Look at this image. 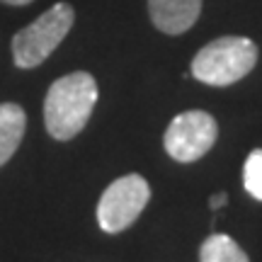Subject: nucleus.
<instances>
[{
    "mask_svg": "<svg viewBox=\"0 0 262 262\" xmlns=\"http://www.w3.org/2000/svg\"><path fill=\"white\" fill-rule=\"evenodd\" d=\"M0 3H5V5H15V8H19V5H29L32 0H0Z\"/></svg>",
    "mask_w": 262,
    "mask_h": 262,
    "instance_id": "11",
    "label": "nucleus"
},
{
    "mask_svg": "<svg viewBox=\"0 0 262 262\" xmlns=\"http://www.w3.org/2000/svg\"><path fill=\"white\" fill-rule=\"evenodd\" d=\"M202 12V0H148L150 22L163 34H185Z\"/></svg>",
    "mask_w": 262,
    "mask_h": 262,
    "instance_id": "6",
    "label": "nucleus"
},
{
    "mask_svg": "<svg viewBox=\"0 0 262 262\" xmlns=\"http://www.w3.org/2000/svg\"><path fill=\"white\" fill-rule=\"evenodd\" d=\"M199 262H250L231 235L214 233L199 248Z\"/></svg>",
    "mask_w": 262,
    "mask_h": 262,
    "instance_id": "8",
    "label": "nucleus"
},
{
    "mask_svg": "<svg viewBox=\"0 0 262 262\" xmlns=\"http://www.w3.org/2000/svg\"><path fill=\"white\" fill-rule=\"evenodd\" d=\"M219 136V124L204 110H189L178 114L165 129V150L178 163H194L206 156Z\"/></svg>",
    "mask_w": 262,
    "mask_h": 262,
    "instance_id": "5",
    "label": "nucleus"
},
{
    "mask_svg": "<svg viewBox=\"0 0 262 262\" xmlns=\"http://www.w3.org/2000/svg\"><path fill=\"white\" fill-rule=\"evenodd\" d=\"M243 185L248 189V194L262 202V148H255L245 160Z\"/></svg>",
    "mask_w": 262,
    "mask_h": 262,
    "instance_id": "9",
    "label": "nucleus"
},
{
    "mask_svg": "<svg viewBox=\"0 0 262 262\" xmlns=\"http://www.w3.org/2000/svg\"><path fill=\"white\" fill-rule=\"evenodd\" d=\"M27 129V114L15 102L0 104V168L8 163L22 143Z\"/></svg>",
    "mask_w": 262,
    "mask_h": 262,
    "instance_id": "7",
    "label": "nucleus"
},
{
    "mask_svg": "<svg viewBox=\"0 0 262 262\" xmlns=\"http://www.w3.org/2000/svg\"><path fill=\"white\" fill-rule=\"evenodd\" d=\"M226 199H228V196H226V192H219V194H211V199H209V202H211V209H221V206L226 204Z\"/></svg>",
    "mask_w": 262,
    "mask_h": 262,
    "instance_id": "10",
    "label": "nucleus"
},
{
    "mask_svg": "<svg viewBox=\"0 0 262 262\" xmlns=\"http://www.w3.org/2000/svg\"><path fill=\"white\" fill-rule=\"evenodd\" d=\"M257 63V44L248 37H219L196 51L192 75L199 83L226 88L238 83Z\"/></svg>",
    "mask_w": 262,
    "mask_h": 262,
    "instance_id": "2",
    "label": "nucleus"
},
{
    "mask_svg": "<svg viewBox=\"0 0 262 262\" xmlns=\"http://www.w3.org/2000/svg\"><path fill=\"white\" fill-rule=\"evenodd\" d=\"M100 90L88 71H73L51 83L44 97V124L56 141L75 139L90 122Z\"/></svg>",
    "mask_w": 262,
    "mask_h": 262,
    "instance_id": "1",
    "label": "nucleus"
},
{
    "mask_svg": "<svg viewBox=\"0 0 262 262\" xmlns=\"http://www.w3.org/2000/svg\"><path fill=\"white\" fill-rule=\"evenodd\" d=\"M148 199L150 187L141 175L131 172L114 180L97 202V224L104 233H122L141 216Z\"/></svg>",
    "mask_w": 262,
    "mask_h": 262,
    "instance_id": "4",
    "label": "nucleus"
},
{
    "mask_svg": "<svg viewBox=\"0 0 262 262\" xmlns=\"http://www.w3.org/2000/svg\"><path fill=\"white\" fill-rule=\"evenodd\" d=\"M75 22V10L68 3H56L41 12L32 25L12 37V61L17 68H37L47 61L66 39Z\"/></svg>",
    "mask_w": 262,
    "mask_h": 262,
    "instance_id": "3",
    "label": "nucleus"
}]
</instances>
